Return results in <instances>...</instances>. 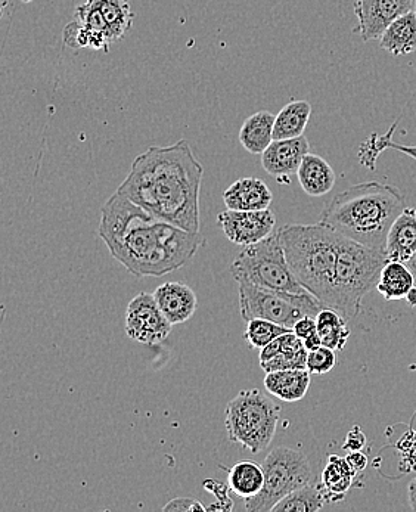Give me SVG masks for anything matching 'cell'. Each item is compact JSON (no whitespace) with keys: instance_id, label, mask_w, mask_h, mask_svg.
<instances>
[{"instance_id":"obj_1","label":"cell","mask_w":416,"mask_h":512,"mask_svg":"<svg viewBox=\"0 0 416 512\" xmlns=\"http://www.w3.org/2000/svg\"><path fill=\"white\" fill-rule=\"evenodd\" d=\"M98 234L111 256L139 278L179 271L207 244L201 232L155 217L119 191L102 207Z\"/></svg>"},{"instance_id":"obj_2","label":"cell","mask_w":416,"mask_h":512,"mask_svg":"<svg viewBox=\"0 0 416 512\" xmlns=\"http://www.w3.org/2000/svg\"><path fill=\"white\" fill-rule=\"evenodd\" d=\"M203 176V164L182 139L139 154L117 191L155 217L198 234Z\"/></svg>"},{"instance_id":"obj_3","label":"cell","mask_w":416,"mask_h":512,"mask_svg":"<svg viewBox=\"0 0 416 512\" xmlns=\"http://www.w3.org/2000/svg\"><path fill=\"white\" fill-rule=\"evenodd\" d=\"M405 209V195L396 186L363 182L335 195L319 222L343 237L384 251L388 231Z\"/></svg>"},{"instance_id":"obj_4","label":"cell","mask_w":416,"mask_h":512,"mask_svg":"<svg viewBox=\"0 0 416 512\" xmlns=\"http://www.w3.org/2000/svg\"><path fill=\"white\" fill-rule=\"evenodd\" d=\"M279 238L298 282L321 302L324 309H331L341 234L319 222L316 225L282 226Z\"/></svg>"},{"instance_id":"obj_5","label":"cell","mask_w":416,"mask_h":512,"mask_svg":"<svg viewBox=\"0 0 416 512\" xmlns=\"http://www.w3.org/2000/svg\"><path fill=\"white\" fill-rule=\"evenodd\" d=\"M386 253L341 235L332 285L331 309L346 319L356 318L362 302L372 288H377L387 265Z\"/></svg>"},{"instance_id":"obj_6","label":"cell","mask_w":416,"mask_h":512,"mask_svg":"<svg viewBox=\"0 0 416 512\" xmlns=\"http://www.w3.org/2000/svg\"><path fill=\"white\" fill-rule=\"evenodd\" d=\"M281 408L257 389L242 390L226 406L225 427L229 440L257 455L275 437Z\"/></svg>"},{"instance_id":"obj_7","label":"cell","mask_w":416,"mask_h":512,"mask_svg":"<svg viewBox=\"0 0 416 512\" xmlns=\"http://www.w3.org/2000/svg\"><path fill=\"white\" fill-rule=\"evenodd\" d=\"M231 272L235 282H250L257 287L290 294L309 293L288 265L279 231L273 232L266 240L244 247L232 263Z\"/></svg>"},{"instance_id":"obj_8","label":"cell","mask_w":416,"mask_h":512,"mask_svg":"<svg viewBox=\"0 0 416 512\" xmlns=\"http://www.w3.org/2000/svg\"><path fill=\"white\" fill-rule=\"evenodd\" d=\"M239 312L245 322L268 319L293 330L304 316L316 318L324 309L313 294H290L238 281Z\"/></svg>"},{"instance_id":"obj_9","label":"cell","mask_w":416,"mask_h":512,"mask_svg":"<svg viewBox=\"0 0 416 512\" xmlns=\"http://www.w3.org/2000/svg\"><path fill=\"white\" fill-rule=\"evenodd\" d=\"M265 484L254 498L245 499V510L268 512L294 490L313 482L312 467L303 452L279 446L266 456L262 464Z\"/></svg>"},{"instance_id":"obj_10","label":"cell","mask_w":416,"mask_h":512,"mask_svg":"<svg viewBox=\"0 0 416 512\" xmlns=\"http://www.w3.org/2000/svg\"><path fill=\"white\" fill-rule=\"evenodd\" d=\"M172 327L154 294L141 293L130 300L126 310V334L136 343L157 346L169 338Z\"/></svg>"},{"instance_id":"obj_11","label":"cell","mask_w":416,"mask_h":512,"mask_svg":"<svg viewBox=\"0 0 416 512\" xmlns=\"http://www.w3.org/2000/svg\"><path fill=\"white\" fill-rule=\"evenodd\" d=\"M77 21L67 24L64 43L73 49L90 48L110 51L114 39L96 0H86L76 9Z\"/></svg>"},{"instance_id":"obj_12","label":"cell","mask_w":416,"mask_h":512,"mask_svg":"<svg viewBox=\"0 0 416 512\" xmlns=\"http://www.w3.org/2000/svg\"><path fill=\"white\" fill-rule=\"evenodd\" d=\"M217 222L222 226L226 238L234 244H256L266 240L275 232L276 216L272 210L239 211L226 210L219 213Z\"/></svg>"},{"instance_id":"obj_13","label":"cell","mask_w":416,"mask_h":512,"mask_svg":"<svg viewBox=\"0 0 416 512\" xmlns=\"http://www.w3.org/2000/svg\"><path fill=\"white\" fill-rule=\"evenodd\" d=\"M414 9L415 0H355L357 31L363 42L380 39L393 21Z\"/></svg>"},{"instance_id":"obj_14","label":"cell","mask_w":416,"mask_h":512,"mask_svg":"<svg viewBox=\"0 0 416 512\" xmlns=\"http://www.w3.org/2000/svg\"><path fill=\"white\" fill-rule=\"evenodd\" d=\"M310 144L306 136L278 139L262 154V166L268 175L279 183H288L290 176L297 175L304 157L309 154Z\"/></svg>"},{"instance_id":"obj_15","label":"cell","mask_w":416,"mask_h":512,"mask_svg":"<svg viewBox=\"0 0 416 512\" xmlns=\"http://www.w3.org/2000/svg\"><path fill=\"white\" fill-rule=\"evenodd\" d=\"M309 350L296 332L288 331L260 350V366L263 371H284V369H307Z\"/></svg>"},{"instance_id":"obj_16","label":"cell","mask_w":416,"mask_h":512,"mask_svg":"<svg viewBox=\"0 0 416 512\" xmlns=\"http://www.w3.org/2000/svg\"><path fill=\"white\" fill-rule=\"evenodd\" d=\"M155 300L173 325L185 324L197 310V294L182 282H166L154 291Z\"/></svg>"},{"instance_id":"obj_17","label":"cell","mask_w":416,"mask_h":512,"mask_svg":"<svg viewBox=\"0 0 416 512\" xmlns=\"http://www.w3.org/2000/svg\"><path fill=\"white\" fill-rule=\"evenodd\" d=\"M272 201L273 195L269 186L257 178L238 179L223 192V203L228 210H268Z\"/></svg>"},{"instance_id":"obj_18","label":"cell","mask_w":416,"mask_h":512,"mask_svg":"<svg viewBox=\"0 0 416 512\" xmlns=\"http://www.w3.org/2000/svg\"><path fill=\"white\" fill-rule=\"evenodd\" d=\"M386 253L388 260L406 263L416 253V207H406L399 214L386 241Z\"/></svg>"},{"instance_id":"obj_19","label":"cell","mask_w":416,"mask_h":512,"mask_svg":"<svg viewBox=\"0 0 416 512\" xmlns=\"http://www.w3.org/2000/svg\"><path fill=\"white\" fill-rule=\"evenodd\" d=\"M297 178L301 189L309 197H322L329 194L337 181L334 169L329 166L328 161L312 152L304 157L298 169Z\"/></svg>"},{"instance_id":"obj_20","label":"cell","mask_w":416,"mask_h":512,"mask_svg":"<svg viewBox=\"0 0 416 512\" xmlns=\"http://www.w3.org/2000/svg\"><path fill=\"white\" fill-rule=\"evenodd\" d=\"M357 471L349 464L347 458L338 455H329L327 465L322 471L321 484L327 504H335L346 498L347 492L352 489Z\"/></svg>"},{"instance_id":"obj_21","label":"cell","mask_w":416,"mask_h":512,"mask_svg":"<svg viewBox=\"0 0 416 512\" xmlns=\"http://www.w3.org/2000/svg\"><path fill=\"white\" fill-rule=\"evenodd\" d=\"M309 369H284L268 372L265 387L269 394L282 402L294 403L304 399L310 387Z\"/></svg>"},{"instance_id":"obj_22","label":"cell","mask_w":416,"mask_h":512,"mask_svg":"<svg viewBox=\"0 0 416 512\" xmlns=\"http://www.w3.org/2000/svg\"><path fill=\"white\" fill-rule=\"evenodd\" d=\"M275 117L269 111H257L245 119L239 130V142L245 151L254 155H262L272 144Z\"/></svg>"},{"instance_id":"obj_23","label":"cell","mask_w":416,"mask_h":512,"mask_svg":"<svg viewBox=\"0 0 416 512\" xmlns=\"http://www.w3.org/2000/svg\"><path fill=\"white\" fill-rule=\"evenodd\" d=\"M380 46L394 57L409 55L416 49V12L402 15L380 37Z\"/></svg>"},{"instance_id":"obj_24","label":"cell","mask_w":416,"mask_h":512,"mask_svg":"<svg viewBox=\"0 0 416 512\" xmlns=\"http://www.w3.org/2000/svg\"><path fill=\"white\" fill-rule=\"evenodd\" d=\"M312 116V105L303 99L288 102L278 116L275 117L273 139H293L304 135L307 124Z\"/></svg>"},{"instance_id":"obj_25","label":"cell","mask_w":416,"mask_h":512,"mask_svg":"<svg viewBox=\"0 0 416 512\" xmlns=\"http://www.w3.org/2000/svg\"><path fill=\"white\" fill-rule=\"evenodd\" d=\"M415 281L414 273L406 263L388 260L381 272L377 290L387 302H394V300L405 299L411 288L415 287Z\"/></svg>"},{"instance_id":"obj_26","label":"cell","mask_w":416,"mask_h":512,"mask_svg":"<svg viewBox=\"0 0 416 512\" xmlns=\"http://www.w3.org/2000/svg\"><path fill=\"white\" fill-rule=\"evenodd\" d=\"M228 482L232 492L239 498H254L262 492L263 484H265V471L257 462H237L229 470Z\"/></svg>"},{"instance_id":"obj_27","label":"cell","mask_w":416,"mask_h":512,"mask_svg":"<svg viewBox=\"0 0 416 512\" xmlns=\"http://www.w3.org/2000/svg\"><path fill=\"white\" fill-rule=\"evenodd\" d=\"M349 319L344 318L337 310L325 307L316 316V324H318L319 337L322 344L331 347L335 352H340L346 347L350 338Z\"/></svg>"},{"instance_id":"obj_28","label":"cell","mask_w":416,"mask_h":512,"mask_svg":"<svg viewBox=\"0 0 416 512\" xmlns=\"http://www.w3.org/2000/svg\"><path fill=\"white\" fill-rule=\"evenodd\" d=\"M327 505L321 484H306L279 501L272 512H316Z\"/></svg>"},{"instance_id":"obj_29","label":"cell","mask_w":416,"mask_h":512,"mask_svg":"<svg viewBox=\"0 0 416 512\" xmlns=\"http://www.w3.org/2000/svg\"><path fill=\"white\" fill-rule=\"evenodd\" d=\"M102 15L110 27L114 42L120 40L133 24L132 6L130 0H96Z\"/></svg>"},{"instance_id":"obj_30","label":"cell","mask_w":416,"mask_h":512,"mask_svg":"<svg viewBox=\"0 0 416 512\" xmlns=\"http://www.w3.org/2000/svg\"><path fill=\"white\" fill-rule=\"evenodd\" d=\"M288 331L293 330L268 319H251L245 327L244 340L250 344L251 349L262 350L279 335L287 334Z\"/></svg>"},{"instance_id":"obj_31","label":"cell","mask_w":416,"mask_h":512,"mask_svg":"<svg viewBox=\"0 0 416 512\" xmlns=\"http://www.w3.org/2000/svg\"><path fill=\"white\" fill-rule=\"evenodd\" d=\"M337 365V355L331 347L321 346L318 349L310 350L307 355V369L310 374H328Z\"/></svg>"},{"instance_id":"obj_32","label":"cell","mask_w":416,"mask_h":512,"mask_svg":"<svg viewBox=\"0 0 416 512\" xmlns=\"http://www.w3.org/2000/svg\"><path fill=\"white\" fill-rule=\"evenodd\" d=\"M203 487L206 492L216 498L214 504L207 507V511H232L235 508L234 501L229 496L231 487L226 486L225 483L217 482V480L207 479L203 482Z\"/></svg>"},{"instance_id":"obj_33","label":"cell","mask_w":416,"mask_h":512,"mask_svg":"<svg viewBox=\"0 0 416 512\" xmlns=\"http://www.w3.org/2000/svg\"><path fill=\"white\" fill-rule=\"evenodd\" d=\"M396 449L400 453L403 465L416 473V430H409L403 434L402 439L397 442Z\"/></svg>"},{"instance_id":"obj_34","label":"cell","mask_w":416,"mask_h":512,"mask_svg":"<svg viewBox=\"0 0 416 512\" xmlns=\"http://www.w3.org/2000/svg\"><path fill=\"white\" fill-rule=\"evenodd\" d=\"M163 511H175V512H192V511H207V507H204L200 501L194 498H175L164 505Z\"/></svg>"},{"instance_id":"obj_35","label":"cell","mask_w":416,"mask_h":512,"mask_svg":"<svg viewBox=\"0 0 416 512\" xmlns=\"http://www.w3.org/2000/svg\"><path fill=\"white\" fill-rule=\"evenodd\" d=\"M293 331L296 332L297 337L301 338L303 341L315 337V335L319 334L316 318H313V316H304V318H301L300 321L294 325Z\"/></svg>"},{"instance_id":"obj_36","label":"cell","mask_w":416,"mask_h":512,"mask_svg":"<svg viewBox=\"0 0 416 512\" xmlns=\"http://www.w3.org/2000/svg\"><path fill=\"white\" fill-rule=\"evenodd\" d=\"M366 446V436L359 425H355L352 430L347 433L346 440H344V451H362Z\"/></svg>"},{"instance_id":"obj_37","label":"cell","mask_w":416,"mask_h":512,"mask_svg":"<svg viewBox=\"0 0 416 512\" xmlns=\"http://www.w3.org/2000/svg\"><path fill=\"white\" fill-rule=\"evenodd\" d=\"M346 458L347 461H349V464L355 468L357 473H362V471L366 470V467H368V458H366L365 453L362 451L350 452Z\"/></svg>"},{"instance_id":"obj_38","label":"cell","mask_w":416,"mask_h":512,"mask_svg":"<svg viewBox=\"0 0 416 512\" xmlns=\"http://www.w3.org/2000/svg\"><path fill=\"white\" fill-rule=\"evenodd\" d=\"M408 496L412 510L416 511V477L412 480L411 484H409Z\"/></svg>"},{"instance_id":"obj_39","label":"cell","mask_w":416,"mask_h":512,"mask_svg":"<svg viewBox=\"0 0 416 512\" xmlns=\"http://www.w3.org/2000/svg\"><path fill=\"white\" fill-rule=\"evenodd\" d=\"M406 303L411 307H416V287H412L409 291L408 296L405 297Z\"/></svg>"},{"instance_id":"obj_40","label":"cell","mask_w":416,"mask_h":512,"mask_svg":"<svg viewBox=\"0 0 416 512\" xmlns=\"http://www.w3.org/2000/svg\"><path fill=\"white\" fill-rule=\"evenodd\" d=\"M406 265H408V268L411 269L412 273H414L416 279V253L408 260V262H406Z\"/></svg>"},{"instance_id":"obj_41","label":"cell","mask_w":416,"mask_h":512,"mask_svg":"<svg viewBox=\"0 0 416 512\" xmlns=\"http://www.w3.org/2000/svg\"><path fill=\"white\" fill-rule=\"evenodd\" d=\"M414 11L416 12V0H415V9H414Z\"/></svg>"}]
</instances>
